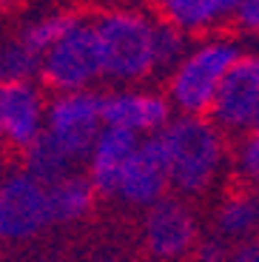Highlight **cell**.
<instances>
[{
	"label": "cell",
	"instance_id": "obj_25",
	"mask_svg": "<svg viewBox=\"0 0 259 262\" xmlns=\"http://www.w3.org/2000/svg\"><path fill=\"white\" fill-rule=\"evenodd\" d=\"M9 3H14V0H0V6H9Z\"/></svg>",
	"mask_w": 259,
	"mask_h": 262
},
{
	"label": "cell",
	"instance_id": "obj_14",
	"mask_svg": "<svg viewBox=\"0 0 259 262\" xmlns=\"http://www.w3.org/2000/svg\"><path fill=\"white\" fill-rule=\"evenodd\" d=\"M240 0H160V17L182 34L211 32L217 23L231 17Z\"/></svg>",
	"mask_w": 259,
	"mask_h": 262
},
{
	"label": "cell",
	"instance_id": "obj_27",
	"mask_svg": "<svg viewBox=\"0 0 259 262\" xmlns=\"http://www.w3.org/2000/svg\"><path fill=\"white\" fill-rule=\"evenodd\" d=\"M49 262H60V259H49Z\"/></svg>",
	"mask_w": 259,
	"mask_h": 262
},
{
	"label": "cell",
	"instance_id": "obj_12",
	"mask_svg": "<svg viewBox=\"0 0 259 262\" xmlns=\"http://www.w3.org/2000/svg\"><path fill=\"white\" fill-rule=\"evenodd\" d=\"M140 137L128 134V131L111 128V125H103V131L97 134L94 145L85 154V180L91 183V188L97 194L111 196L114 194V185L120 180V171H123L125 160L131 157V151L137 148Z\"/></svg>",
	"mask_w": 259,
	"mask_h": 262
},
{
	"label": "cell",
	"instance_id": "obj_23",
	"mask_svg": "<svg viewBox=\"0 0 259 262\" xmlns=\"http://www.w3.org/2000/svg\"><path fill=\"white\" fill-rule=\"evenodd\" d=\"M225 262H259V236H253V239H248L242 245H233L228 251Z\"/></svg>",
	"mask_w": 259,
	"mask_h": 262
},
{
	"label": "cell",
	"instance_id": "obj_20",
	"mask_svg": "<svg viewBox=\"0 0 259 262\" xmlns=\"http://www.w3.org/2000/svg\"><path fill=\"white\" fill-rule=\"evenodd\" d=\"M154 49H157V74H168L177 63L182 60V54L188 52V34H182L180 29H174L171 23H165L162 17H157V34H154Z\"/></svg>",
	"mask_w": 259,
	"mask_h": 262
},
{
	"label": "cell",
	"instance_id": "obj_28",
	"mask_svg": "<svg viewBox=\"0 0 259 262\" xmlns=\"http://www.w3.org/2000/svg\"><path fill=\"white\" fill-rule=\"evenodd\" d=\"M0 180H3V171H0Z\"/></svg>",
	"mask_w": 259,
	"mask_h": 262
},
{
	"label": "cell",
	"instance_id": "obj_15",
	"mask_svg": "<svg viewBox=\"0 0 259 262\" xmlns=\"http://www.w3.org/2000/svg\"><path fill=\"white\" fill-rule=\"evenodd\" d=\"M46 191H49V211H52L54 225L80 223L83 216L91 214L94 200H97V191L91 188L85 174H77V171L49 183Z\"/></svg>",
	"mask_w": 259,
	"mask_h": 262
},
{
	"label": "cell",
	"instance_id": "obj_16",
	"mask_svg": "<svg viewBox=\"0 0 259 262\" xmlns=\"http://www.w3.org/2000/svg\"><path fill=\"white\" fill-rule=\"evenodd\" d=\"M23 168L32 174V177H37L40 183H54V180L66 177V174H72L74 171V163L72 160H66L63 154H60L54 145H49L43 140V134H40V140L34 145H29L26 151H23Z\"/></svg>",
	"mask_w": 259,
	"mask_h": 262
},
{
	"label": "cell",
	"instance_id": "obj_3",
	"mask_svg": "<svg viewBox=\"0 0 259 262\" xmlns=\"http://www.w3.org/2000/svg\"><path fill=\"white\" fill-rule=\"evenodd\" d=\"M240 54V43L220 34L202 37L197 46L188 49L180 63L168 72V85L162 92L174 114L208 117L228 69L236 63Z\"/></svg>",
	"mask_w": 259,
	"mask_h": 262
},
{
	"label": "cell",
	"instance_id": "obj_17",
	"mask_svg": "<svg viewBox=\"0 0 259 262\" xmlns=\"http://www.w3.org/2000/svg\"><path fill=\"white\" fill-rule=\"evenodd\" d=\"M74 14H69V12H54V14H46V17H40V20H34L32 26L26 29V32L20 34V43L29 49V52H34L37 57H43V52L46 49H52L54 43H57L60 37H63L69 29H72V23H74Z\"/></svg>",
	"mask_w": 259,
	"mask_h": 262
},
{
	"label": "cell",
	"instance_id": "obj_2",
	"mask_svg": "<svg viewBox=\"0 0 259 262\" xmlns=\"http://www.w3.org/2000/svg\"><path fill=\"white\" fill-rule=\"evenodd\" d=\"M94 23L103 80L114 85H143L157 74V17L145 9L123 6L100 14Z\"/></svg>",
	"mask_w": 259,
	"mask_h": 262
},
{
	"label": "cell",
	"instance_id": "obj_8",
	"mask_svg": "<svg viewBox=\"0 0 259 262\" xmlns=\"http://www.w3.org/2000/svg\"><path fill=\"white\" fill-rule=\"evenodd\" d=\"M208 120L225 137H242L259 125V52H242L228 69Z\"/></svg>",
	"mask_w": 259,
	"mask_h": 262
},
{
	"label": "cell",
	"instance_id": "obj_5",
	"mask_svg": "<svg viewBox=\"0 0 259 262\" xmlns=\"http://www.w3.org/2000/svg\"><path fill=\"white\" fill-rule=\"evenodd\" d=\"M100 131H103V108L97 92H69L46 100L43 140L74 165L85 160Z\"/></svg>",
	"mask_w": 259,
	"mask_h": 262
},
{
	"label": "cell",
	"instance_id": "obj_6",
	"mask_svg": "<svg viewBox=\"0 0 259 262\" xmlns=\"http://www.w3.org/2000/svg\"><path fill=\"white\" fill-rule=\"evenodd\" d=\"M52 223L46 183L26 168L9 171L0 180V243L23 245L43 234Z\"/></svg>",
	"mask_w": 259,
	"mask_h": 262
},
{
	"label": "cell",
	"instance_id": "obj_7",
	"mask_svg": "<svg viewBox=\"0 0 259 262\" xmlns=\"http://www.w3.org/2000/svg\"><path fill=\"white\" fill-rule=\"evenodd\" d=\"M200 243V220L182 196H162L143 216V248L151 262H185Z\"/></svg>",
	"mask_w": 259,
	"mask_h": 262
},
{
	"label": "cell",
	"instance_id": "obj_19",
	"mask_svg": "<svg viewBox=\"0 0 259 262\" xmlns=\"http://www.w3.org/2000/svg\"><path fill=\"white\" fill-rule=\"evenodd\" d=\"M233 171H236L242 188L259 191V125L245 131L236 140V148H233Z\"/></svg>",
	"mask_w": 259,
	"mask_h": 262
},
{
	"label": "cell",
	"instance_id": "obj_22",
	"mask_svg": "<svg viewBox=\"0 0 259 262\" xmlns=\"http://www.w3.org/2000/svg\"><path fill=\"white\" fill-rule=\"evenodd\" d=\"M231 17L236 20L240 29H245L251 34H259V0H240Z\"/></svg>",
	"mask_w": 259,
	"mask_h": 262
},
{
	"label": "cell",
	"instance_id": "obj_10",
	"mask_svg": "<svg viewBox=\"0 0 259 262\" xmlns=\"http://www.w3.org/2000/svg\"><path fill=\"white\" fill-rule=\"evenodd\" d=\"M171 180H168V160L162 151L160 137H143L125 160L120 180L114 185V200L131 205V208H151L157 200L168 196Z\"/></svg>",
	"mask_w": 259,
	"mask_h": 262
},
{
	"label": "cell",
	"instance_id": "obj_4",
	"mask_svg": "<svg viewBox=\"0 0 259 262\" xmlns=\"http://www.w3.org/2000/svg\"><path fill=\"white\" fill-rule=\"evenodd\" d=\"M37 77L54 94L94 92V83L103 80V63H100L97 32L91 20L77 17L52 49H46L40 57Z\"/></svg>",
	"mask_w": 259,
	"mask_h": 262
},
{
	"label": "cell",
	"instance_id": "obj_18",
	"mask_svg": "<svg viewBox=\"0 0 259 262\" xmlns=\"http://www.w3.org/2000/svg\"><path fill=\"white\" fill-rule=\"evenodd\" d=\"M40 57L29 52L20 40L0 49V83H26L37 77Z\"/></svg>",
	"mask_w": 259,
	"mask_h": 262
},
{
	"label": "cell",
	"instance_id": "obj_24",
	"mask_svg": "<svg viewBox=\"0 0 259 262\" xmlns=\"http://www.w3.org/2000/svg\"><path fill=\"white\" fill-rule=\"evenodd\" d=\"M140 6H160V0H137Z\"/></svg>",
	"mask_w": 259,
	"mask_h": 262
},
{
	"label": "cell",
	"instance_id": "obj_1",
	"mask_svg": "<svg viewBox=\"0 0 259 262\" xmlns=\"http://www.w3.org/2000/svg\"><path fill=\"white\" fill-rule=\"evenodd\" d=\"M157 137L168 160V180L177 196H202L222 180L228 137L208 117L174 114Z\"/></svg>",
	"mask_w": 259,
	"mask_h": 262
},
{
	"label": "cell",
	"instance_id": "obj_21",
	"mask_svg": "<svg viewBox=\"0 0 259 262\" xmlns=\"http://www.w3.org/2000/svg\"><path fill=\"white\" fill-rule=\"evenodd\" d=\"M225 259H228V245H222L220 239L211 236V239H200L185 262H225Z\"/></svg>",
	"mask_w": 259,
	"mask_h": 262
},
{
	"label": "cell",
	"instance_id": "obj_9",
	"mask_svg": "<svg viewBox=\"0 0 259 262\" xmlns=\"http://www.w3.org/2000/svg\"><path fill=\"white\" fill-rule=\"evenodd\" d=\"M103 125L128 131L134 137H154L174 117L165 94L148 85H114L109 94H100Z\"/></svg>",
	"mask_w": 259,
	"mask_h": 262
},
{
	"label": "cell",
	"instance_id": "obj_13",
	"mask_svg": "<svg viewBox=\"0 0 259 262\" xmlns=\"http://www.w3.org/2000/svg\"><path fill=\"white\" fill-rule=\"evenodd\" d=\"M214 239L222 245H242L259 236V194L251 188H233L222 194L211 216Z\"/></svg>",
	"mask_w": 259,
	"mask_h": 262
},
{
	"label": "cell",
	"instance_id": "obj_26",
	"mask_svg": "<svg viewBox=\"0 0 259 262\" xmlns=\"http://www.w3.org/2000/svg\"><path fill=\"white\" fill-rule=\"evenodd\" d=\"M103 262H125V259H103Z\"/></svg>",
	"mask_w": 259,
	"mask_h": 262
},
{
	"label": "cell",
	"instance_id": "obj_11",
	"mask_svg": "<svg viewBox=\"0 0 259 262\" xmlns=\"http://www.w3.org/2000/svg\"><path fill=\"white\" fill-rule=\"evenodd\" d=\"M46 97L34 80L26 83H0V143L23 151L43 134Z\"/></svg>",
	"mask_w": 259,
	"mask_h": 262
}]
</instances>
